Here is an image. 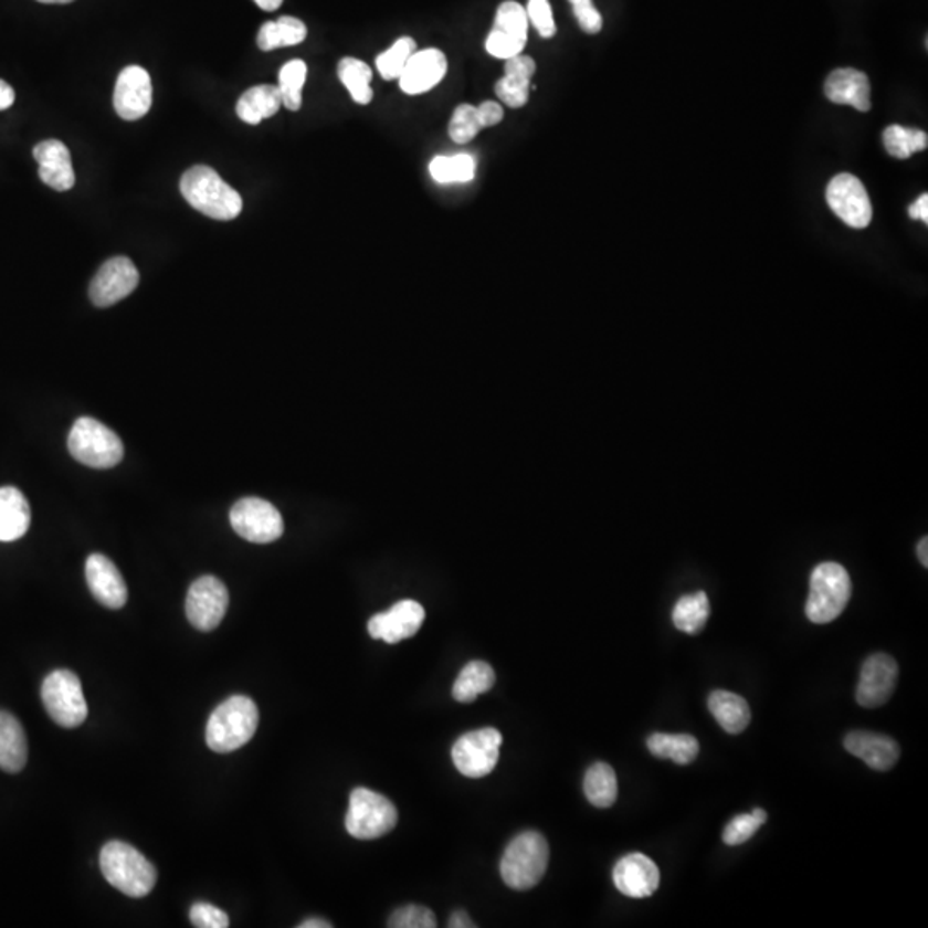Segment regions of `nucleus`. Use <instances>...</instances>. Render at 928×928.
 Masks as SVG:
<instances>
[{
  "label": "nucleus",
  "mask_w": 928,
  "mask_h": 928,
  "mask_svg": "<svg viewBox=\"0 0 928 928\" xmlns=\"http://www.w3.org/2000/svg\"><path fill=\"white\" fill-rule=\"evenodd\" d=\"M884 145L887 154L894 159H909L913 154L927 150L928 136L920 129H908L903 126H889L884 131Z\"/></svg>",
  "instance_id": "nucleus-36"
},
{
  "label": "nucleus",
  "mask_w": 928,
  "mask_h": 928,
  "mask_svg": "<svg viewBox=\"0 0 928 928\" xmlns=\"http://www.w3.org/2000/svg\"><path fill=\"white\" fill-rule=\"evenodd\" d=\"M228 608V588L215 577L198 578L186 597L188 621L200 631L215 630L222 623Z\"/></svg>",
  "instance_id": "nucleus-11"
},
{
  "label": "nucleus",
  "mask_w": 928,
  "mask_h": 928,
  "mask_svg": "<svg viewBox=\"0 0 928 928\" xmlns=\"http://www.w3.org/2000/svg\"><path fill=\"white\" fill-rule=\"evenodd\" d=\"M139 274L128 256H114L98 268L89 284V299L98 308L116 305L138 287Z\"/></svg>",
  "instance_id": "nucleus-13"
},
{
  "label": "nucleus",
  "mask_w": 928,
  "mask_h": 928,
  "mask_svg": "<svg viewBox=\"0 0 928 928\" xmlns=\"http://www.w3.org/2000/svg\"><path fill=\"white\" fill-rule=\"evenodd\" d=\"M528 15L526 9L515 0L503 2L495 14L494 28L488 35L487 52L497 59H510L519 55L528 39Z\"/></svg>",
  "instance_id": "nucleus-12"
},
{
  "label": "nucleus",
  "mask_w": 928,
  "mask_h": 928,
  "mask_svg": "<svg viewBox=\"0 0 928 928\" xmlns=\"http://www.w3.org/2000/svg\"><path fill=\"white\" fill-rule=\"evenodd\" d=\"M231 526L244 540L253 544H271L283 537V516L267 500L244 497L232 506Z\"/></svg>",
  "instance_id": "nucleus-10"
},
{
  "label": "nucleus",
  "mask_w": 928,
  "mask_h": 928,
  "mask_svg": "<svg viewBox=\"0 0 928 928\" xmlns=\"http://www.w3.org/2000/svg\"><path fill=\"white\" fill-rule=\"evenodd\" d=\"M526 15H528V21L537 28L540 36L552 39L556 35V21H553L549 0H528Z\"/></svg>",
  "instance_id": "nucleus-42"
},
{
  "label": "nucleus",
  "mask_w": 928,
  "mask_h": 928,
  "mask_svg": "<svg viewBox=\"0 0 928 928\" xmlns=\"http://www.w3.org/2000/svg\"><path fill=\"white\" fill-rule=\"evenodd\" d=\"M479 129H482V124L478 120V110L470 104H461L449 123V136L460 145L472 141Z\"/></svg>",
  "instance_id": "nucleus-39"
},
{
  "label": "nucleus",
  "mask_w": 928,
  "mask_h": 928,
  "mask_svg": "<svg viewBox=\"0 0 928 928\" xmlns=\"http://www.w3.org/2000/svg\"><path fill=\"white\" fill-rule=\"evenodd\" d=\"M259 719V707L252 698L231 696L212 711L207 724V745L217 753L240 750L255 736Z\"/></svg>",
  "instance_id": "nucleus-2"
},
{
  "label": "nucleus",
  "mask_w": 928,
  "mask_h": 928,
  "mask_svg": "<svg viewBox=\"0 0 928 928\" xmlns=\"http://www.w3.org/2000/svg\"><path fill=\"white\" fill-rule=\"evenodd\" d=\"M283 107V97L278 86L260 85L246 89L236 104L238 117L246 124H260L267 117L275 116Z\"/></svg>",
  "instance_id": "nucleus-28"
},
{
  "label": "nucleus",
  "mask_w": 928,
  "mask_h": 928,
  "mask_svg": "<svg viewBox=\"0 0 928 928\" xmlns=\"http://www.w3.org/2000/svg\"><path fill=\"white\" fill-rule=\"evenodd\" d=\"M503 735L494 727L461 736L453 747V762L464 778H485L499 762Z\"/></svg>",
  "instance_id": "nucleus-9"
},
{
  "label": "nucleus",
  "mask_w": 928,
  "mask_h": 928,
  "mask_svg": "<svg viewBox=\"0 0 928 928\" xmlns=\"http://www.w3.org/2000/svg\"><path fill=\"white\" fill-rule=\"evenodd\" d=\"M476 164L472 155L457 154L453 157H435L430 162V175L441 184L468 182L475 178Z\"/></svg>",
  "instance_id": "nucleus-35"
},
{
  "label": "nucleus",
  "mask_w": 928,
  "mask_h": 928,
  "mask_svg": "<svg viewBox=\"0 0 928 928\" xmlns=\"http://www.w3.org/2000/svg\"><path fill=\"white\" fill-rule=\"evenodd\" d=\"M306 64L299 59L287 62L278 73V92L283 97V105L289 110L302 108V89L306 82Z\"/></svg>",
  "instance_id": "nucleus-37"
},
{
  "label": "nucleus",
  "mask_w": 928,
  "mask_h": 928,
  "mask_svg": "<svg viewBox=\"0 0 928 928\" xmlns=\"http://www.w3.org/2000/svg\"><path fill=\"white\" fill-rule=\"evenodd\" d=\"M549 866V844L535 831L516 835L500 860V877L515 890L534 889Z\"/></svg>",
  "instance_id": "nucleus-4"
},
{
  "label": "nucleus",
  "mask_w": 928,
  "mask_h": 928,
  "mask_svg": "<svg viewBox=\"0 0 928 928\" xmlns=\"http://www.w3.org/2000/svg\"><path fill=\"white\" fill-rule=\"evenodd\" d=\"M584 794L597 809H609L618 800V778L609 763H593L584 773Z\"/></svg>",
  "instance_id": "nucleus-32"
},
{
  "label": "nucleus",
  "mask_w": 928,
  "mask_h": 928,
  "mask_svg": "<svg viewBox=\"0 0 928 928\" xmlns=\"http://www.w3.org/2000/svg\"><path fill=\"white\" fill-rule=\"evenodd\" d=\"M445 73H447V59L444 52L437 49L414 52L399 76V86L408 95H420L437 86L444 80Z\"/></svg>",
  "instance_id": "nucleus-20"
},
{
  "label": "nucleus",
  "mask_w": 928,
  "mask_h": 928,
  "mask_svg": "<svg viewBox=\"0 0 928 928\" xmlns=\"http://www.w3.org/2000/svg\"><path fill=\"white\" fill-rule=\"evenodd\" d=\"M708 710L716 717L724 731L729 735H739L747 729L751 720V710L748 702L736 693L726 689H716L708 696Z\"/></svg>",
  "instance_id": "nucleus-27"
},
{
  "label": "nucleus",
  "mask_w": 928,
  "mask_h": 928,
  "mask_svg": "<svg viewBox=\"0 0 928 928\" xmlns=\"http://www.w3.org/2000/svg\"><path fill=\"white\" fill-rule=\"evenodd\" d=\"M308 30L305 23L293 15H283L277 21H268L260 28L256 43L263 52L275 51L281 46L298 45L305 42Z\"/></svg>",
  "instance_id": "nucleus-29"
},
{
  "label": "nucleus",
  "mask_w": 928,
  "mask_h": 928,
  "mask_svg": "<svg viewBox=\"0 0 928 928\" xmlns=\"http://www.w3.org/2000/svg\"><path fill=\"white\" fill-rule=\"evenodd\" d=\"M710 615V603L705 592L681 597L674 605L673 623L683 633L696 634L704 630Z\"/></svg>",
  "instance_id": "nucleus-33"
},
{
  "label": "nucleus",
  "mask_w": 928,
  "mask_h": 928,
  "mask_svg": "<svg viewBox=\"0 0 928 928\" xmlns=\"http://www.w3.org/2000/svg\"><path fill=\"white\" fill-rule=\"evenodd\" d=\"M71 456L89 468H114L124 456L119 435L89 416L80 418L67 437Z\"/></svg>",
  "instance_id": "nucleus-6"
},
{
  "label": "nucleus",
  "mask_w": 928,
  "mask_h": 928,
  "mask_svg": "<svg viewBox=\"0 0 928 928\" xmlns=\"http://www.w3.org/2000/svg\"><path fill=\"white\" fill-rule=\"evenodd\" d=\"M337 74H339L340 82L348 88L349 95L356 104H370L373 92L370 88L371 70L367 62L360 61V59L345 57L337 66Z\"/></svg>",
  "instance_id": "nucleus-34"
},
{
  "label": "nucleus",
  "mask_w": 928,
  "mask_h": 928,
  "mask_svg": "<svg viewBox=\"0 0 928 928\" xmlns=\"http://www.w3.org/2000/svg\"><path fill=\"white\" fill-rule=\"evenodd\" d=\"M447 925L451 928H473V927H476V925L473 924L472 918H470L468 913L461 911V909H460V911H454L453 915H451V918H449V924Z\"/></svg>",
  "instance_id": "nucleus-47"
},
{
  "label": "nucleus",
  "mask_w": 928,
  "mask_h": 928,
  "mask_svg": "<svg viewBox=\"0 0 928 928\" xmlns=\"http://www.w3.org/2000/svg\"><path fill=\"white\" fill-rule=\"evenodd\" d=\"M927 550H928V538L925 537L924 540H921L920 544H918V557H920L921 565H924L925 568H927V566H928Z\"/></svg>",
  "instance_id": "nucleus-51"
},
{
  "label": "nucleus",
  "mask_w": 928,
  "mask_h": 928,
  "mask_svg": "<svg viewBox=\"0 0 928 928\" xmlns=\"http://www.w3.org/2000/svg\"><path fill=\"white\" fill-rule=\"evenodd\" d=\"M851 599V578L837 562H822L810 577L806 618L815 624L832 623L840 618Z\"/></svg>",
  "instance_id": "nucleus-5"
},
{
  "label": "nucleus",
  "mask_w": 928,
  "mask_h": 928,
  "mask_svg": "<svg viewBox=\"0 0 928 928\" xmlns=\"http://www.w3.org/2000/svg\"><path fill=\"white\" fill-rule=\"evenodd\" d=\"M330 927H333V924H329V921H325V920H318V918H312V920L303 921V924L299 925V928H330Z\"/></svg>",
  "instance_id": "nucleus-50"
},
{
  "label": "nucleus",
  "mask_w": 928,
  "mask_h": 928,
  "mask_svg": "<svg viewBox=\"0 0 928 928\" xmlns=\"http://www.w3.org/2000/svg\"><path fill=\"white\" fill-rule=\"evenodd\" d=\"M154 98L150 74L139 66H128L117 76L114 89V108L124 120H138L147 116Z\"/></svg>",
  "instance_id": "nucleus-16"
},
{
  "label": "nucleus",
  "mask_w": 928,
  "mask_h": 928,
  "mask_svg": "<svg viewBox=\"0 0 928 928\" xmlns=\"http://www.w3.org/2000/svg\"><path fill=\"white\" fill-rule=\"evenodd\" d=\"M751 813H753V815L757 816V819L760 820V822H762V825L766 824L767 819H769V816H767L766 810L762 809H755Z\"/></svg>",
  "instance_id": "nucleus-52"
},
{
  "label": "nucleus",
  "mask_w": 928,
  "mask_h": 928,
  "mask_svg": "<svg viewBox=\"0 0 928 928\" xmlns=\"http://www.w3.org/2000/svg\"><path fill=\"white\" fill-rule=\"evenodd\" d=\"M825 97L837 105H850L860 113L871 110V82L862 71L843 67L829 74Z\"/></svg>",
  "instance_id": "nucleus-23"
},
{
  "label": "nucleus",
  "mask_w": 928,
  "mask_h": 928,
  "mask_svg": "<svg viewBox=\"0 0 928 928\" xmlns=\"http://www.w3.org/2000/svg\"><path fill=\"white\" fill-rule=\"evenodd\" d=\"M190 920L198 928H228V913L209 903H197L191 906Z\"/></svg>",
  "instance_id": "nucleus-43"
},
{
  "label": "nucleus",
  "mask_w": 928,
  "mask_h": 928,
  "mask_svg": "<svg viewBox=\"0 0 928 928\" xmlns=\"http://www.w3.org/2000/svg\"><path fill=\"white\" fill-rule=\"evenodd\" d=\"M572 12L577 15L578 24L584 33L595 35L602 30V15L597 11L592 0H569Z\"/></svg>",
  "instance_id": "nucleus-44"
},
{
  "label": "nucleus",
  "mask_w": 928,
  "mask_h": 928,
  "mask_svg": "<svg viewBox=\"0 0 928 928\" xmlns=\"http://www.w3.org/2000/svg\"><path fill=\"white\" fill-rule=\"evenodd\" d=\"M909 217L915 221H924L928 224V194L924 193L908 210Z\"/></svg>",
  "instance_id": "nucleus-46"
},
{
  "label": "nucleus",
  "mask_w": 928,
  "mask_h": 928,
  "mask_svg": "<svg viewBox=\"0 0 928 928\" xmlns=\"http://www.w3.org/2000/svg\"><path fill=\"white\" fill-rule=\"evenodd\" d=\"M30 523V504L23 492L14 487L0 488V541L24 537Z\"/></svg>",
  "instance_id": "nucleus-25"
},
{
  "label": "nucleus",
  "mask_w": 928,
  "mask_h": 928,
  "mask_svg": "<svg viewBox=\"0 0 928 928\" xmlns=\"http://www.w3.org/2000/svg\"><path fill=\"white\" fill-rule=\"evenodd\" d=\"M15 93L11 85L0 80V110L11 107L14 104Z\"/></svg>",
  "instance_id": "nucleus-48"
},
{
  "label": "nucleus",
  "mask_w": 928,
  "mask_h": 928,
  "mask_svg": "<svg viewBox=\"0 0 928 928\" xmlns=\"http://www.w3.org/2000/svg\"><path fill=\"white\" fill-rule=\"evenodd\" d=\"M827 203L850 228L865 229L872 222L871 198L856 176H835L827 186Z\"/></svg>",
  "instance_id": "nucleus-14"
},
{
  "label": "nucleus",
  "mask_w": 928,
  "mask_h": 928,
  "mask_svg": "<svg viewBox=\"0 0 928 928\" xmlns=\"http://www.w3.org/2000/svg\"><path fill=\"white\" fill-rule=\"evenodd\" d=\"M425 621V609L414 600H401L387 612L373 615L368 623L371 639L394 645L411 639L420 631Z\"/></svg>",
  "instance_id": "nucleus-15"
},
{
  "label": "nucleus",
  "mask_w": 928,
  "mask_h": 928,
  "mask_svg": "<svg viewBox=\"0 0 928 928\" xmlns=\"http://www.w3.org/2000/svg\"><path fill=\"white\" fill-rule=\"evenodd\" d=\"M39 2H43V4H70L73 0H39Z\"/></svg>",
  "instance_id": "nucleus-53"
},
{
  "label": "nucleus",
  "mask_w": 928,
  "mask_h": 928,
  "mask_svg": "<svg viewBox=\"0 0 928 928\" xmlns=\"http://www.w3.org/2000/svg\"><path fill=\"white\" fill-rule=\"evenodd\" d=\"M260 9L263 11H277L281 6H283L284 0H253Z\"/></svg>",
  "instance_id": "nucleus-49"
},
{
  "label": "nucleus",
  "mask_w": 928,
  "mask_h": 928,
  "mask_svg": "<svg viewBox=\"0 0 928 928\" xmlns=\"http://www.w3.org/2000/svg\"><path fill=\"white\" fill-rule=\"evenodd\" d=\"M33 157L39 162L40 179L55 191H70L76 182L71 151L57 139H45L33 148Z\"/></svg>",
  "instance_id": "nucleus-21"
},
{
  "label": "nucleus",
  "mask_w": 928,
  "mask_h": 928,
  "mask_svg": "<svg viewBox=\"0 0 928 928\" xmlns=\"http://www.w3.org/2000/svg\"><path fill=\"white\" fill-rule=\"evenodd\" d=\"M42 702L51 719L66 729L82 726L88 716L82 681L71 671H54L45 677Z\"/></svg>",
  "instance_id": "nucleus-8"
},
{
  "label": "nucleus",
  "mask_w": 928,
  "mask_h": 928,
  "mask_svg": "<svg viewBox=\"0 0 928 928\" xmlns=\"http://www.w3.org/2000/svg\"><path fill=\"white\" fill-rule=\"evenodd\" d=\"M28 762V739L23 726L9 711L0 710V769L20 772Z\"/></svg>",
  "instance_id": "nucleus-26"
},
{
  "label": "nucleus",
  "mask_w": 928,
  "mask_h": 928,
  "mask_svg": "<svg viewBox=\"0 0 928 928\" xmlns=\"http://www.w3.org/2000/svg\"><path fill=\"white\" fill-rule=\"evenodd\" d=\"M101 871L110 886L129 897L147 896L157 882L154 863L123 841H110L102 847Z\"/></svg>",
  "instance_id": "nucleus-3"
},
{
  "label": "nucleus",
  "mask_w": 928,
  "mask_h": 928,
  "mask_svg": "<svg viewBox=\"0 0 928 928\" xmlns=\"http://www.w3.org/2000/svg\"><path fill=\"white\" fill-rule=\"evenodd\" d=\"M612 878L619 893L634 899H642V897L652 896L658 889L661 872L648 856L642 853H630L615 863Z\"/></svg>",
  "instance_id": "nucleus-18"
},
{
  "label": "nucleus",
  "mask_w": 928,
  "mask_h": 928,
  "mask_svg": "<svg viewBox=\"0 0 928 928\" xmlns=\"http://www.w3.org/2000/svg\"><path fill=\"white\" fill-rule=\"evenodd\" d=\"M478 120L482 124V128H487V126H495V124H499L504 117L503 107L499 104H495V102H484V104L479 105L478 108Z\"/></svg>",
  "instance_id": "nucleus-45"
},
{
  "label": "nucleus",
  "mask_w": 928,
  "mask_h": 928,
  "mask_svg": "<svg viewBox=\"0 0 928 928\" xmlns=\"http://www.w3.org/2000/svg\"><path fill=\"white\" fill-rule=\"evenodd\" d=\"M391 928H433L437 927L435 915L425 906H402L392 913L387 921Z\"/></svg>",
  "instance_id": "nucleus-40"
},
{
  "label": "nucleus",
  "mask_w": 928,
  "mask_h": 928,
  "mask_svg": "<svg viewBox=\"0 0 928 928\" xmlns=\"http://www.w3.org/2000/svg\"><path fill=\"white\" fill-rule=\"evenodd\" d=\"M182 198L194 210L215 221H232L243 210V198L212 167L194 166L186 170L181 182Z\"/></svg>",
  "instance_id": "nucleus-1"
},
{
  "label": "nucleus",
  "mask_w": 928,
  "mask_h": 928,
  "mask_svg": "<svg viewBox=\"0 0 928 928\" xmlns=\"http://www.w3.org/2000/svg\"><path fill=\"white\" fill-rule=\"evenodd\" d=\"M896 681V661L886 654L872 655L863 664L856 702L865 708L882 707L893 696Z\"/></svg>",
  "instance_id": "nucleus-17"
},
{
  "label": "nucleus",
  "mask_w": 928,
  "mask_h": 928,
  "mask_svg": "<svg viewBox=\"0 0 928 928\" xmlns=\"http://www.w3.org/2000/svg\"><path fill=\"white\" fill-rule=\"evenodd\" d=\"M85 574L89 592L104 608L120 609L128 602L126 581L108 557L92 553L86 559Z\"/></svg>",
  "instance_id": "nucleus-19"
},
{
  "label": "nucleus",
  "mask_w": 928,
  "mask_h": 928,
  "mask_svg": "<svg viewBox=\"0 0 928 928\" xmlns=\"http://www.w3.org/2000/svg\"><path fill=\"white\" fill-rule=\"evenodd\" d=\"M537 66L531 57L519 54L515 57L506 59V66H504V76L499 82L495 83V93L497 97L510 108H519L528 102L531 89V76H534Z\"/></svg>",
  "instance_id": "nucleus-24"
},
{
  "label": "nucleus",
  "mask_w": 928,
  "mask_h": 928,
  "mask_svg": "<svg viewBox=\"0 0 928 928\" xmlns=\"http://www.w3.org/2000/svg\"><path fill=\"white\" fill-rule=\"evenodd\" d=\"M495 685V673L492 665L484 661H473L464 665L453 686L454 700L470 704L479 695L487 693Z\"/></svg>",
  "instance_id": "nucleus-31"
},
{
  "label": "nucleus",
  "mask_w": 928,
  "mask_h": 928,
  "mask_svg": "<svg viewBox=\"0 0 928 928\" xmlns=\"http://www.w3.org/2000/svg\"><path fill=\"white\" fill-rule=\"evenodd\" d=\"M760 827H762V822L753 813L736 815L724 829V843L727 846H739V844L750 841Z\"/></svg>",
  "instance_id": "nucleus-41"
},
{
  "label": "nucleus",
  "mask_w": 928,
  "mask_h": 928,
  "mask_svg": "<svg viewBox=\"0 0 928 928\" xmlns=\"http://www.w3.org/2000/svg\"><path fill=\"white\" fill-rule=\"evenodd\" d=\"M650 753L657 758H667L677 766H688L695 762L700 753V745L692 735H664L655 732L646 739Z\"/></svg>",
  "instance_id": "nucleus-30"
},
{
  "label": "nucleus",
  "mask_w": 928,
  "mask_h": 928,
  "mask_svg": "<svg viewBox=\"0 0 928 928\" xmlns=\"http://www.w3.org/2000/svg\"><path fill=\"white\" fill-rule=\"evenodd\" d=\"M398 824V810L389 798L371 789L356 788L349 797L346 831L355 840H379Z\"/></svg>",
  "instance_id": "nucleus-7"
},
{
  "label": "nucleus",
  "mask_w": 928,
  "mask_h": 928,
  "mask_svg": "<svg viewBox=\"0 0 928 928\" xmlns=\"http://www.w3.org/2000/svg\"><path fill=\"white\" fill-rule=\"evenodd\" d=\"M844 748L853 757L863 760L871 769L880 770V772L893 769L901 753L899 745L893 738L868 731L850 732L844 739Z\"/></svg>",
  "instance_id": "nucleus-22"
},
{
  "label": "nucleus",
  "mask_w": 928,
  "mask_h": 928,
  "mask_svg": "<svg viewBox=\"0 0 928 928\" xmlns=\"http://www.w3.org/2000/svg\"><path fill=\"white\" fill-rule=\"evenodd\" d=\"M414 52H416L414 40L402 36L389 51L377 57V70L382 74L383 80H396V77L399 80Z\"/></svg>",
  "instance_id": "nucleus-38"
}]
</instances>
